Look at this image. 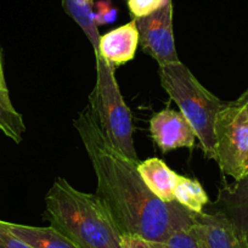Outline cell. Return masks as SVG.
I'll use <instances>...</instances> for the list:
<instances>
[{"mask_svg": "<svg viewBox=\"0 0 248 248\" xmlns=\"http://www.w3.org/2000/svg\"><path fill=\"white\" fill-rule=\"evenodd\" d=\"M138 171L147 189L162 202L170 203L174 201V189L178 174L171 170L162 159L149 158L137 164Z\"/></svg>", "mask_w": 248, "mask_h": 248, "instance_id": "11", "label": "cell"}, {"mask_svg": "<svg viewBox=\"0 0 248 248\" xmlns=\"http://www.w3.org/2000/svg\"><path fill=\"white\" fill-rule=\"evenodd\" d=\"M156 248H201L194 225L189 229H184L169 236L163 243H155Z\"/></svg>", "mask_w": 248, "mask_h": 248, "instance_id": "15", "label": "cell"}, {"mask_svg": "<svg viewBox=\"0 0 248 248\" xmlns=\"http://www.w3.org/2000/svg\"><path fill=\"white\" fill-rule=\"evenodd\" d=\"M171 0H127L133 18H140L159 10Z\"/></svg>", "mask_w": 248, "mask_h": 248, "instance_id": "16", "label": "cell"}, {"mask_svg": "<svg viewBox=\"0 0 248 248\" xmlns=\"http://www.w3.org/2000/svg\"><path fill=\"white\" fill-rule=\"evenodd\" d=\"M174 201L194 214L203 212L204 207L209 203L206 190L196 179L178 175L174 189Z\"/></svg>", "mask_w": 248, "mask_h": 248, "instance_id": "14", "label": "cell"}, {"mask_svg": "<svg viewBox=\"0 0 248 248\" xmlns=\"http://www.w3.org/2000/svg\"><path fill=\"white\" fill-rule=\"evenodd\" d=\"M0 248H32L30 245L14 235L5 226L4 220H0Z\"/></svg>", "mask_w": 248, "mask_h": 248, "instance_id": "18", "label": "cell"}, {"mask_svg": "<svg viewBox=\"0 0 248 248\" xmlns=\"http://www.w3.org/2000/svg\"><path fill=\"white\" fill-rule=\"evenodd\" d=\"M236 101H237L238 104L242 105V106L245 107V108L247 109V112H248V89L246 90V92L243 93V94L241 95V96L238 97L237 100H236Z\"/></svg>", "mask_w": 248, "mask_h": 248, "instance_id": "20", "label": "cell"}, {"mask_svg": "<svg viewBox=\"0 0 248 248\" xmlns=\"http://www.w3.org/2000/svg\"><path fill=\"white\" fill-rule=\"evenodd\" d=\"M247 174H248V173H247Z\"/></svg>", "mask_w": 248, "mask_h": 248, "instance_id": "22", "label": "cell"}, {"mask_svg": "<svg viewBox=\"0 0 248 248\" xmlns=\"http://www.w3.org/2000/svg\"><path fill=\"white\" fill-rule=\"evenodd\" d=\"M6 228L32 248H78L54 226H32L4 220Z\"/></svg>", "mask_w": 248, "mask_h": 248, "instance_id": "13", "label": "cell"}, {"mask_svg": "<svg viewBox=\"0 0 248 248\" xmlns=\"http://www.w3.org/2000/svg\"><path fill=\"white\" fill-rule=\"evenodd\" d=\"M122 248H156V245L135 233H122Z\"/></svg>", "mask_w": 248, "mask_h": 248, "instance_id": "19", "label": "cell"}, {"mask_svg": "<svg viewBox=\"0 0 248 248\" xmlns=\"http://www.w3.org/2000/svg\"><path fill=\"white\" fill-rule=\"evenodd\" d=\"M135 23L142 50L156 60L159 67L180 61L174 40L173 1L150 15L135 18Z\"/></svg>", "mask_w": 248, "mask_h": 248, "instance_id": "6", "label": "cell"}, {"mask_svg": "<svg viewBox=\"0 0 248 248\" xmlns=\"http://www.w3.org/2000/svg\"><path fill=\"white\" fill-rule=\"evenodd\" d=\"M50 225L78 248H122V233L95 194L56 178L45 196Z\"/></svg>", "mask_w": 248, "mask_h": 248, "instance_id": "2", "label": "cell"}, {"mask_svg": "<svg viewBox=\"0 0 248 248\" xmlns=\"http://www.w3.org/2000/svg\"><path fill=\"white\" fill-rule=\"evenodd\" d=\"M216 157L224 175L238 180L248 173V112L237 101L225 102L216 121Z\"/></svg>", "mask_w": 248, "mask_h": 248, "instance_id": "5", "label": "cell"}, {"mask_svg": "<svg viewBox=\"0 0 248 248\" xmlns=\"http://www.w3.org/2000/svg\"><path fill=\"white\" fill-rule=\"evenodd\" d=\"M150 133L157 146L167 154L171 150L195 146L197 137L189 121L181 112L166 108L150 121Z\"/></svg>", "mask_w": 248, "mask_h": 248, "instance_id": "7", "label": "cell"}, {"mask_svg": "<svg viewBox=\"0 0 248 248\" xmlns=\"http://www.w3.org/2000/svg\"><path fill=\"white\" fill-rule=\"evenodd\" d=\"M139 45V32L135 20L117 27L100 37L99 52L113 68L129 62L135 57Z\"/></svg>", "mask_w": 248, "mask_h": 248, "instance_id": "10", "label": "cell"}, {"mask_svg": "<svg viewBox=\"0 0 248 248\" xmlns=\"http://www.w3.org/2000/svg\"><path fill=\"white\" fill-rule=\"evenodd\" d=\"M97 178L95 195L121 233H135L154 243L194 225L195 216L176 202H162L145 185L135 162L117 151L100 130L90 108L73 122Z\"/></svg>", "mask_w": 248, "mask_h": 248, "instance_id": "1", "label": "cell"}, {"mask_svg": "<svg viewBox=\"0 0 248 248\" xmlns=\"http://www.w3.org/2000/svg\"><path fill=\"white\" fill-rule=\"evenodd\" d=\"M94 54L96 83L89 96L90 111L107 141L123 156L139 163L132 112L121 94L114 68L102 55Z\"/></svg>", "mask_w": 248, "mask_h": 248, "instance_id": "4", "label": "cell"}, {"mask_svg": "<svg viewBox=\"0 0 248 248\" xmlns=\"http://www.w3.org/2000/svg\"><path fill=\"white\" fill-rule=\"evenodd\" d=\"M85 1H88V3L90 4H94V0H85Z\"/></svg>", "mask_w": 248, "mask_h": 248, "instance_id": "21", "label": "cell"}, {"mask_svg": "<svg viewBox=\"0 0 248 248\" xmlns=\"http://www.w3.org/2000/svg\"><path fill=\"white\" fill-rule=\"evenodd\" d=\"M194 230L201 248H245L230 221L219 212L196 214Z\"/></svg>", "mask_w": 248, "mask_h": 248, "instance_id": "9", "label": "cell"}, {"mask_svg": "<svg viewBox=\"0 0 248 248\" xmlns=\"http://www.w3.org/2000/svg\"><path fill=\"white\" fill-rule=\"evenodd\" d=\"M219 189L213 211L223 214L235 229L245 248H248V174Z\"/></svg>", "mask_w": 248, "mask_h": 248, "instance_id": "8", "label": "cell"}, {"mask_svg": "<svg viewBox=\"0 0 248 248\" xmlns=\"http://www.w3.org/2000/svg\"><path fill=\"white\" fill-rule=\"evenodd\" d=\"M94 8V17L97 27L101 25L113 23L117 20L118 10H117L116 6H113L111 0H99V1L94 3L93 9Z\"/></svg>", "mask_w": 248, "mask_h": 248, "instance_id": "17", "label": "cell"}, {"mask_svg": "<svg viewBox=\"0 0 248 248\" xmlns=\"http://www.w3.org/2000/svg\"><path fill=\"white\" fill-rule=\"evenodd\" d=\"M159 78L162 88L178 105L196 133L204 156L214 159V128L217 116L225 102L208 92L181 61L159 67Z\"/></svg>", "mask_w": 248, "mask_h": 248, "instance_id": "3", "label": "cell"}, {"mask_svg": "<svg viewBox=\"0 0 248 248\" xmlns=\"http://www.w3.org/2000/svg\"><path fill=\"white\" fill-rule=\"evenodd\" d=\"M26 130L22 114L15 108L10 99L4 71V52L0 46V132L15 144H20Z\"/></svg>", "mask_w": 248, "mask_h": 248, "instance_id": "12", "label": "cell"}]
</instances>
